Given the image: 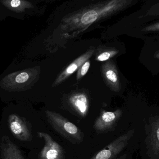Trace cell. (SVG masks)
Masks as SVG:
<instances>
[{"mask_svg":"<svg viewBox=\"0 0 159 159\" xmlns=\"http://www.w3.org/2000/svg\"><path fill=\"white\" fill-rule=\"evenodd\" d=\"M46 115L48 123L62 137L73 144L83 142L84 134L76 125L58 113L47 111Z\"/></svg>","mask_w":159,"mask_h":159,"instance_id":"1","label":"cell"},{"mask_svg":"<svg viewBox=\"0 0 159 159\" xmlns=\"http://www.w3.org/2000/svg\"><path fill=\"white\" fill-rule=\"evenodd\" d=\"M139 61L151 73H159V39L146 40L142 47Z\"/></svg>","mask_w":159,"mask_h":159,"instance_id":"2","label":"cell"},{"mask_svg":"<svg viewBox=\"0 0 159 159\" xmlns=\"http://www.w3.org/2000/svg\"><path fill=\"white\" fill-rule=\"evenodd\" d=\"M0 4L7 17L18 20L25 19L35 8L34 4L27 0H0Z\"/></svg>","mask_w":159,"mask_h":159,"instance_id":"3","label":"cell"},{"mask_svg":"<svg viewBox=\"0 0 159 159\" xmlns=\"http://www.w3.org/2000/svg\"><path fill=\"white\" fill-rule=\"evenodd\" d=\"M37 134L44 141V146L39 154L40 159H64L63 148L50 135L42 132H38Z\"/></svg>","mask_w":159,"mask_h":159,"instance_id":"4","label":"cell"},{"mask_svg":"<svg viewBox=\"0 0 159 159\" xmlns=\"http://www.w3.org/2000/svg\"><path fill=\"white\" fill-rule=\"evenodd\" d=\"M134 37L146 40L159 39V16L133 28Z\"/></svg>","mask_w":159,"mask_h":159,"instance_id":"5","label":"cell"},{"mask_svg":"<svg viewBox=\"0 0 159 159\" xmlns=\"http://www.w3.org/2000/svg\"><path fill=\"white\" fill-rule=\"evenodd\" d=\"M159 16V1H147L134 16L133 27L145 23L152 18Z\"/></svg>","mask_w":159,"mask_h":159,"instance_id":"6","label":"cell"},{"mask_svg":"<svg viewBox=\"0 0 159 159\" xmlns=\"http://www.w3.org/2000/svg\"><path fill=\"white\" fill-rule=\"evenodd\" d=\"M120 111L115 112L102 111L93 125L94 130L98 133H105L111 130L120 117Z\"/></svg>","mask_w":159,"mask_h":159,"instance_id":"7","label":"cell"},{"mask_svg":"<svg viewBox=\"0 0 159 159\" xmlns=\"http://www.w3.org/2000/svg\"><path fill=\"white\" fill-rule=\"evenodd\" d=\"M9 129L13 135L21 141H29L31 134L25 121L16 114H11L8 118Z\"/></svg>","mask_w":159,"mask_h":159,"instance_id":"8","label":"cell"},{"mask_svg":"<svg viewBox=\"0 0 159 159\" xmlns=\"http://www.w3.org/2000/svg\"><path fill=\"white\" fill-rule=\"evenodd\" d=\"M123 139L118 138L107 145L90 159H114L123 146Z\"/></svg>","mask_w":159,"mask_h":159,"instance_id":"9","label":"cell"},{"mask_svg":"<svg viewBox=\"0 0 159 159\" xmlns=\"http://www.w3.org/2000/svg\"><path fill=\"white\" fill-rule=\"evenodd\" d=\"M2 159H25L18 147L7 136L2 138Z\"/></svg>","mask_w":159,"mask_h":159,"instance_id":"10","label":"cell"},{"mask_svg":"<svg viewBox=\"0 0 159 159\" xmlns=\"http://www.w3.org/2000/svg\"><path fill=\"white\" fill-rule=\"evenodd\" d=\"M70 103L76 114L80 117L84 118L88 114L89 105L85 95L80 94L71 98Z\"/></svg>","mask_w":159,"mask_h":159,"instance_id":"11","label":"cell"},{"mask_svg":"<svg viewBox=\"0 0 159 159\" xmlns=\"http://www.w3.org/2000/svg\"><path fill=\"white\" fill-rule=\"evenodd\" d=\"M98 15L97 12L94 10H91L83 14L81 17V21L85 25L94 22L98 18Z\"/></svg>","mask_w":159,"mask_h":159,"instance_id":"12","label":"cell"},{"mask_svg":"<svg viewBox=\"0 0 159 159\" xmlns=\"http://www.w3.org/2000/svg\"><path fill=\"white\" fill-rule=\"evenodd\" d=\"M106 76L108 79L112 82L116 83L118 80L116 74L112 70H109L106 72Z\"/></svg>","mask_w":159,"mask_h":159,"instance_id":"13","label":"cell"},{"mask_svg":"<svg viewBox=\"0 0 159 159\" xmlns=\"http://www.w3.org/2000/svg\"><path fill=\"white\" fill-rule=\"evenodd\" d=\"M110 57V53L108 52H106L102 53L101 55L98 56V60L101 61H104L107 60Z\"/></svg>","mask_w":159,"mask_h":159,"instance_id":"14","label":"cell"},{"mask_svg":"<svg viewBox=\"0 0 159 159\" xmlns=\"http://www.w3.org/2000/svg\"><path fill=\"white\" fill-rule=\"evenodd\" d=\"M90 63L89 62H87L85 63L83 66H82V68H81V75L82 76L85 75L87 72H88V70H89V68Z\"/></svg>","mask_w":159,"mask_h":159,"instance_id":"15","label":"cell"},{"mask_svg":"<svg viewBox=\"0 0 159 159\" xmlns=\"http://www.w3.org/2000/svg\"><path fill=\"white\" fill-rule=\"evenodd\" d=\"M7 17V15L2 7L0 4V22L5 20Z\"/></svg>","mask_w":159,"mask_h":159,"instance_id":"16","label":"cell"},{"mask_svg":"<svg viewBox=\"0 0 159 159\" xmlns=\"http://www.w3.org/2000/svg\"><path fill=\"white\" fill-rule=\"evenodd\" d=\"M77 65L75 64H72L70 65L67 69V72L69 74H71L73 73L77 69Z\"/></svg>","mask_w":159,"mask_h":159,"instance_id":"17","label":"cell"},{"mask_svg":"<svg viewBox=\"0 0 159 159\" xmlns=\"http://www.w3.org/2000/svg\"><path fill=\"white\" fill-rule=\"evenodd\" d=\"M157 135L158 139L159 140V129H158L157 132Z\"/></svg>","mask_w":159,"mask_h":159,"instance_id":"18","label":"cell"}]
</instances>
